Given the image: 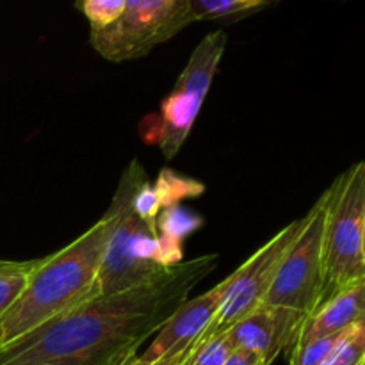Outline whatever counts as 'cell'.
<instances>
[{"instance_id": "obj_10", "label": "cell", "mask_w": 365, "mask_h": 365, "mask_svg": "<svg viewBox=\"0 0 365 365\" xmlns=\"http://www.w3.org/2000/svg\"><path fill=\"white\" fill-rule=\"evenodd\" d=\"M305 319L294 310L260 305L232 324L225 335L234 349H248L271 365L284 349H292Z\"/></svg>"}, {"instance_id": "obj_5", "label": "cell", "mask_w": 365, "mask_h": 365, "mask_svg": "<svg viewBox=\"0 0 365 365\" xmlns=\"http://www.w3.org/2000/svg\"><path fill=\"white\" fill-rule=\"evenodd\" d=\"M225 48V31L207 34L192 50L173 89L160 102L159 113L150 114L139 123V134L145 143L159 146L166 159H173L191 134L217 73Z\"/></svg>"}, {"instance_id": "obj_11", "label": "cell", "mask_w": 365, "mask_h": 365, "mask_svg": "<svg viewBox=\"0 0 365 365\" xmlns=\"http://www.w3.org/2000/svg\"><path fill=\"white\" fill-rule=\"evenodd\" d=\"M365 321V280L342 289L330 299L321 303L303 323L294 346L307 344L316 339L342 334ZM292 346V348H294Z\"/></svg>"}, {"instance_id": "obj_18", "label": "cell", "mask_w": 365, "mask_h": 365, "mask_svg": "<svg viewBox=\"0 0 365 365\" xmlns=\"http://www.w3.org/2000/svg\"><path fill=\"white\" fill-rule=\"evenodd\" d=\"M344 334V331H342ZM342 334L328 335V337L316 339L307 344L294 346L291 349V364L289 365H323L331 349L341 341Z\"/></svg>"}, {"instance_id": "obj_16", "label": "cell", "mask_w": 365, "mask_h": 365, "mask_svg": "<svg viewBox=\"0 0 365 365\" xmlns=\"http://www.w3.org/2000/svg\"><path fill=\"white\" fill-rule=\"evenodd\" d=\"M365 364V321L342 334L323 365H364Z\"/></svg>"}, {"instance_id": "obj_19", "label": "cell", "mask_w": 365, "mask_h": 365, "mask_svg": "<svg viewBox=\"0 0 365 365\" xmlns=\"http://www.w3.org/2000/svg\"><path fill=\"white\" fill-rule=\"evenodd\" d=\"M160 209H163V202H160L155 187H153V184L150 182L148 177L143 178L139 187L135 189L134 198H132V210H134L146 225L157 228V216H159Z\"/></svg>"}, {"instance_id": "obj_6", "label": "cell", "mask_w": 365, "mask_h": 365, "mask_svg": "<svg viewBox=\"0 0 365 365\" xmlns=\"http://www.w3.org/2000/svg\"><path fill=\"white\" fill-rule=\"evenodd\" d=\"M191 0H125L113 25L89 32L100 57L110 63L139 59L192 24Z\"/></svg>"}, {"instance_id": "obj_3", "label": "cell", "mask_w": 365, "mask_h": 365, "mask_svg": "<svg viewBox=\"0 0 365 365\" xmlns=\"http://www.w3.org/2000/svg\"><path fill=\"white\" fill-rule=\"evenodd\" d=\"M146 178L138 159L130 160L121 173L110 205L116 220L106 242L102 262L96 274L93 298L120 294L139 287L166 271L159 264V234L132 210L135 189Z\"/></svg>"}, {"instance_id": "obj_9", "label": "cell", "mask_w": 365, "mask_h": 365, "mask_svg": "<svg viewBox=\"0 0 365 365\" xmlns=\"http://www.w3.org/2000/svg\"><path fill=\"white\" fill-rule=\"evenodd\" d=\"M225 284L227 278L198 298H189L182 303L177 312L157 331L148 349L135 356L128 365H152L171 356L195 355L198 342L202 341L203 334L216 316Z\"/></svg>"}, {"instance_id": "obj_12", "label": "cell", "mask_w": 365, "mask_h": 365, "mask_svg": "<svg viewBox=\"0 0 365 365\" xmlns=\"http://www.w3.org/2000/svg\"><path fill=\"white\" fill-rule=\"evenodd\" d=\"M203 227V217L182 203L163 207L157 216L159 264L164 269L184 262V241Z\"/></svg>"}, {"instance_id": "obj_4", "label": "cell", "mask_w": 365, "mask_h": 365, "mask_svg": "<svg viewBox=\"0 0 365 365\" xmlns=\"http://www.w3.org/2000/svg\"><path fill=\"white\" fill-rule=\"evenodd\" d=\"M323 232V303L365 280V160L335 178L327 189Z\"/></svg>"}, {"instance_id": "obj_8", "label": "cell", "mask_w": 365, "mask_h": 365, "mask_svg": "<svg viewBox=\"0 0 365 365\" xmlns=\"http://www.w3.org/2000/svg\"><path fill=\"white\" fill-rule=\"evenodd\" d=\"M305 221V216L298 217L287 227L282 228L271 241L257 250L239 269L227 277V284H225L216 316L198 344L209 341L214 335L227 331L232 324H235L239 319L253 312L257 307L262 305L264 298L277 277L282 260L287 255L289 248L294 245L298 235L302 234Z\"/></svg>"}, {"instance_id": "obj_14", "label": "cell", "mask_w": 365, "mask_h": 365, "mask_svg": "<svg viewBox=\"0 0 365 365\" xmlns=\"http://www.w3.org/2000/svg\"><path fill=\"white\" fill-rule=\"evenodd\" d=\"M38 264L39 259L27 260V262L0 260V319L21 294L29 277Z\"/></svg>"}, {"instance_id": "obj_23", "label": "cell", "mask_w": 365, "mask_h": 365, "mask_svg": "<svg viewBox=\"0 0 365 365\" xmlns=\"http://www.w3.org/2000/svg\"><path fill=\"white\" fill-rule=\"evenodd\" d=\"M364 259H365V230H364Z\"/></svg>"}, {"instance_id": "obj_15", "label": "cell", "mask_w": 365, "mask_h": 365, "mask_svg": "<svg viewBox=\"0 0 365 365\" xmlns=\"http://www.w3.org/2000/svg\"><path fill=\"white\" fill-rule=\"evenodd\" d=\"M153 187H155L157 195L163 202V207L175 205L185 198H196L205 191V185L202 182L192 180V178L177 173L173 170H168V168L160 171Z\"/></svg>"}, {"instance_id": "obj_1", "label": "cell", "mask_w": 365, "mask_h": 365, "mask_svg": "<svg viewBox=\"0 0 365 365\" xmlns=\"http://www.w3.org/2000/svg\"><path fill=\"white\" fill-rule=\"evenodd\" d=\"M217 260H184L139 287L91 299L0 349V365H128Z\"/></svg>"}, {"instance_id": "obj_7", "label": "cell", "mask_w": 365, "mask_h": 365, "mask_svg": "<svg viewBox=\"0 0 365 365\" xmlns=\"http://www.w3.org/2000/svg\"><path fill=\"white\" fill-rule=\"evenodd\" d=\"M327 191L305 214L302 234L289 248L262 305L294 310L309 317L323 303V232L327 220Z\"/></svg>"}, {"instance_id": "obj_21", "label": "cell", "mask_w": 365, "mask_h": 365, "mask_svg": "<svg viewBox=\"0 0 365 365\" xmlns=\"http://www.w3.org/2000/svg\"><path fill=\"white\" fill-rule=\"evenodd\" d=\"M223 365H267V364L264 362L259 355H255L253 351L235 348V349H232V353L228 355L227 362H225Z\"/></svg>"}, {"instance_id": "obj_20", "label": "cell", "mask_w": 365, "mask_h": 365, "mask_svg": "<svg viewBox=\"0 0 365 365\" xmlns=\"http://www.w3.org/2000/svg\"><path fill=\"white\" fill-rule=\"evenodd\" d=\"M232 349L234 348H232L230 341H228L223 331V334L214 335L209 341L198 344V349L185 365H223L227 362Z\"/></svg>"}, {"instance_id": "obj_22", "label": "cell", "mask_w": 365, "mask_h": 365, "mask_svg": "<svg viewBox=\"0 0 365 365\" xmlns=\"http://www.w3.org/2000/svg\"><path fill=\"white\" fill-rule=\"evenodd\" d=\"M191 359V355H178V356H171V359H164L159 360V362L152 364V365H185Z\"/></svg>"}, {"instance_id": "obj_13", "label": "cell", "mask_w": 365, "mask_h": 365, "mask_svg": "<svg viewBox=\"0 0 365 365\" xmlns=\"http://www.w3.org/2000/svg\"><path fill=\"white\" fill-rule=\"evenodd\" d=\"M277 2L280 0H191V7L196 21H235Z\"/></svg>"}, {"instance_id": "obj_2", "label": "cell", "mask_w": 365, "mask_h": 365, "mask_svg": "<svg viewBox=\"0 0 365 365\" xmlns=\"http://www.w3.org/2000/svg\"><path fill=\"white\" fill-rule=\"evenodd\" d=\"M114 220L116 210L109 205L75 241L39 259L21 294L0 319V349L95 299L93 289Z\"/></svg>"}, {"instance_id": "obj_24", "label": "cell", "mask_w": 365, "mask_h": 365, "mask_svg": "<svg viewBox=\"0 0 365 365\" xmlns=\"http://www.w3.org/2000/svg\"><path fill=\"white\" fill-rule=\"evenodd\" d=\"M364 365H365V364H364Z\"/></svg>"}, {"instance_id": "obj_17", "label": "cell", "mask_w": 365, "mask_h": 365, "mask_svg": "<svg viewBox=\"0 0 365 365\" xmlns=\"http://www.w3.org/2000/svg\"><path fill=\"white\" fill-rule=\"evenodd\" d=\"M75 7L89 21L91 31L113 25L125 9V0H75Z\"/></svg>"}]
</instances>
